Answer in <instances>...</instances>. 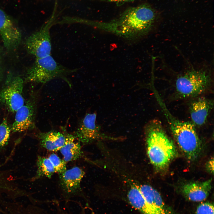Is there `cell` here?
<instances>
[{
  "instance_id": "obj_1",
  "label": "cell",
  "mask_w": 214,
  "mask_h": 214,
  "mask_svg": "<svg viewBox=\"0 0 214 214\" xmlns=\"http://www.w3.org/2000/svg\"><path fill=\"white\" fill-rule=\"evenodd\" d=\"M156 17L155 12L151 7L141 5L127 10L113 21L104 24L100 23L99 27H104L107 30L127 39H136L150 31Z\"/></svg>"
},
{
  "instance_id": "obj_2",
  "label": "cell",
  "mask_w": 214,
  "mask_h": 214,
  "mask_svg": "<svg viewBox=\"0 0 214 214\" xmlns=\"http://www.w3.org/2000/svg\"><path fill=\"white\" fill-rule=\"evenodd\" d=\"M144 131L150 162L156 171H164L178 156L176 146L158 120L154 119L148 122Z\"/></svg>"
},
{
  "instance_id": "obj_3",
  "label": "cell",
  "mask_w": 214,
  "mask_h": 214,
  "mask_svg": "<svg viewBox=\"0 0 214 214\" xmlns=\"http://www.w3.org/2000/svg\"><path fill=\"white\" fill-rule=\"evenodd\" d=\"M160 106L174 139L186 158L191 161L197 159L202 152V145L195 126L191 121H181L175 118L165 103Z\"/></svg>"
},
{
  "instance_id": "obj_4",
  "label": "cell",
  "mask_w": 214,
  "mask_h": 214,
  "mask_svg": "<svg viewBox=\"0 0 214 214\" xmlns=\"http://www.w3.org/2000/svg\"><path fill=\"white\" fill-rule=\"evenodd\" d=\"M211 83L209 72L192 69L177 77L175 84V94L180 98L196 97L206 92Z\"/></svg>"
},
{
  "instance_id": "obj_5",
  "label": "cell",
  "mask_w": 214,
  "mask_h": 214,
  "mask_svg": "<svg viewBox=\"0 0 214 214\" xmlns=\"http://www.w3.org/2000/svg\"><path fill=\"white\" fill-rule=\"evenodd\" d=\"M77 70L64 67L50 55L36 58L33 64L27 71L26 79L28 82L45 84L54 79L64 78Z\"/></svg>"
},
{
  "instance_id": "obj_6",
  "label": "cell",
  "mask_w": 214,
  "mask_h": 214,
  "mask_svg": "<svg viewBox=\"0 0 214 214\" xmlns=\"http://www.w3.org/2000/svg\"><path fill=\"white\" fill-rule=\"evenodd\" d=\"M53 13L48 21L38 31L27 39L26 45L28 52L36 58H43L51 55V45L50 30L55 19Z\"/></svg>"
},
{
  "instance_id": "obj_7",
  "label": "cell",
  "mask_w": 214,
  "mask_h": 214,
  "mask_svg": "<svg viewBox=\"0 0 214 214\" xmlns=\"http://www.w3.org/2000/svg\"><path fill=\"white\" fill-rule=\"evenodd\" d=\"M96 112L88 113L81 120L74 136L80 142L86 144L96 140H118L116 138L106 135L100 131V127L96 124Z\"/></svg>"
},
{
  "instance_id": "obj_8",
  "label": "cell",
  "mask_w": 214,
  "mask_h": 214,
  "mask_svg": "<svg viewBox=\"0 0 214 214\" xmlns=\"http://www.w3.org/2000/svg\"><path fill=\"white\" fill-rule=\"evenodd\" d=\"M0 92V102L11 112H16L24 103L23 90V81L19 76L9 78Z\"/></svg>"
},
{
  "instance_id": "obj_9",
  "label": "cell",
  "mask_w": 214,
  "mask_h": 214,
  "mask_svg": "<svg viewBox=\"0 0 214 214\" xmlns=\"http://www.w3.org/2000/svg\"><path fill=\"white\" fill-rule=\"evenodd\" d=\"M212 179L204 181H188L181 183L179 190L183 196L190 201L200 202L208 197L212 187Z\"/></svg>"
},
{
  "instance_id": "obj_10",
  "label": "cell",
  "mask_w": 214,
  "mask_h": 214,
  "mask_svg": "<svg viewBox=\"0 0 214 214\" xmlns=\"http://www.w3.org/2000/svg\"><path fill=\"white\" fill-rule=\"evenodd\" d=\"M0 36L8 49L16 47L21 39V33L6 13L0 9Z\"/></svg>"
},
{
  "instance_id": "obj_11",
  "label": "cell",
  "mask_w": 214,
  "mask_h": 214,
  "mask_svg": "<svg viewBox=\"0 0 214 214\" xmlns=\"http://www.w3.org/2000/svg\"><path fill=\"white\" fill-rule=\"evenodd\" d=\"M190 103L189 111L191 122L196 127L203 125L213 108V101L203 97H196Z\"/></svg>"
},
{
  "instance_id": "obj_12",
  "label": "cell",
  "mask_w": 214,
  "mask_h": 214,
  "mask_svg": "<svg viewBox=\"0 0 214 214\" xmlns=\"http://www.w3.org/2000/svg\"><path fill=\"white\" fill-rule=\"evenodd\" d=\"M11 127L13 132H22L35 126V107L34 103L28 102L18 109Z\"/></svg>"
},
{
  "instance_id": "obj_13",
  "label": "cell",
  "mask_w": 214,
  "mask_h": 214,
  "mask_svg": "<svg viewBox=\"0 0 214 214\" xmlns=\"http://www.w3.org/2000/svg\"><path fill=\"white\" fill-rule=\"evenodd\" d=\"M138 186L155 214H175L165 204L160 193L152 186L147 184L141 185Z\"/></svg>"
},
{
  "instance_id": "obj_14",
  "label": "cell",
  "mask_w": 214,
  "mask_h": 214,
  "mask_svg": "<svg viewBox=\"0 0 214 214\" xmlns=\"http://www.w3.org/2000/svg\"><path fill=\"white\" fill-rule=\"evenodd\" d=\"M59 174L60 184L63 190L68 193H72L80 188L85 172L81 168L75 166L66 169Z\"/></svg>"
},
{
  "instance_id": "obj_15",
  "label": "cell",
  "mask_w": 214,
  "mask_h": 214,
  "mask_svg": "<svg viewBox=\"0 0 214 214\" xmlns=\"http://www.w3.org/2000/svg\"><path fill=\"white\" fill-rule=\"evenodd\" d=\"M65 141L59 150L66 162L75 160L81 158L83 155L80 142L75 137L69 133H65Z\"/></svg>"
},
{
  "instance_id": "obj_16",
  "label": "cell",
  "mask_w": 214,
  "mask_h": 214,
  "mask_svg": "<svg viewBox=\"0 0 214 214\" xmlns=\"http://www.w3.org/2000/svg\"><path fill=\"white\" fill-rule=\"evenodd\" d=\"M37 136L40 145L50 151L59 150L65 141L64 135L57 131L40 132Z\"/></svg>"
},
{
  "instance_id": "obj_17",
  "label": "cell",
  "mask_w": 214,
  "mask_h": 214,
  "mask_svg": "<svg viewBox=\"0 0 214 214\" xmlns=\"http://www.w3.org/2000/svg\"><path fill=\"white\" fill-rule=\"evenodd\" d=\"M128 197L130 204L142 214H155L139 190L138 185L133 184L128 191Z\"/></svg>"
},
{
  "instance_id": "obj_18",
  "label": "cell",
  "mask_w": 214,
  "mask_h": 214,
  "mask_svg": "<svg viewBox=\"0 0 214 214\" xmlns=\"http://www.w3.org/2000/svg\"><path fill=\"white\" fill-rule=\"evenodd\" d=\"M37 170L34 179L43 177L50 178L56 173L54 166L48 158L38 156L37 161Z\"/></svg>"
},
{
  "instance_id": "obj_19",
  "label": "cell",
  "mask_w": 214,
  "mask_h": 214,
  "mask_svg": "<svg viewBox=\"0 0 214 214\" xmlns=\"http://www.w3.org/2000/svg\"><path fill=\"white\" fill-rule=\"evenodd\" d=\"M6 119L0 124V148L7 145L9 141L11 131Z\"/></svg>"
},
{
  "instance_id": "obj_20",
  "label": "cell",
  "mask_w": 214,
  "mask_h": 214,
  "mask_svg": "<svg viewBox=\"0 0 214 214\" xmlns=\"http://www.w3.org/2000/svg\"><path fill=\"white\" fill-rule=\"evenodd\" d=\"M48 158L51 162L56 172L60 174L66 169V163L61 159L57 155L53 153L49 155Z\"/></svg>"
},
{
  "instance_id": "obj_21",
  "label": "cell",
  "mask_w": 214,
  "mask_h": 214,
  "mask_svg": "<svg viewBox=\"0 0 214 214\" xmlns=\"http://www.w3.org/2000/svg\"><path fill=\"white\" fill-rule=\"evenodd\" d=\"M214 206L209 202L202 203L197 207L195 214H214Z\"/></svg>"
},
{
  "instance_id": "obj_22",
  "label": "cell",
  "mask_w": 214,
  "mask_h": 214,
  "mask_svg": "<svg viewBox=\"0 0 214 214\" xmlns=\"http://www.w3.org/2000/svg\"><path fill=\"white\" fill-rule=\"evenodd\" d=\"M213 159H210L206 164L205 167L207 171L210 174H213L214 171Z\"/></svg>"
},
{
  "instance_id": "obj_23",
  "label": "cell",
  "mask_w": 214,
  "mask_h": 214,
  "mask_svg": "<svg viewBox=\"0 0 214 214\" xmlns=\"http://www.w3.org/2000/svg\"><path fill=\"white\" fill-rule=\"evenodd\" d=\"M102 1H107L111 2H113L116 3H123L126 2L133 1L134 0H100Z\"/></svg>"
},
{
  "instance_id": "obj_24",
  "label": "cell",
  "mask_w": 214,
  "mask_h": 214,
  "mask_svg": "<svg viewBox=\"0 0 214 214\" xmlns=\"http://www.w3.org/2000/svg\"><path fill=\"white\" fill-rule=\"evenodd\" d=\"M10 214H32L29 212H27L26 211H20L15 212L12 213Z\"/></svg>"
},
{
  "instance_id": "obj_25",
  "label": "cell",
  "mask_w": 214,
  "mask_h": 214,
  "mask_svg": "<svg viewBox=\"0 0 214 214\" xmlns=\"http://www.w3.org/2000/svg\"><path fill=\"white\" fill-rule=\"evenodd\" d=\"M1 67L0 66V77L1 75Z\"/></svg>"
}]
</instances>
